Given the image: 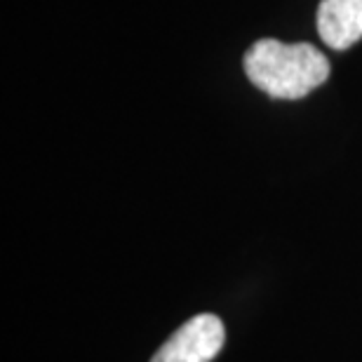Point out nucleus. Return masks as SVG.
Returning <instances> with one entry per match:
<instances>
[{"mask_svg": "<svg viewBox=\"0 0 362 362\" xmlns=\"http://www.w3.org/2000/svg\"><path fill=\"white\" fill-rule=\"evenodd\" d=\"M245 74L273 99H301L329 78V62L308 42L285 45L266 38L245 54Z\"/></svg>", "mask_w": 362, "mask_h": 362, "instance_id": "f257e3e1", "label": "nucleus"}, {"mask_svg": "<svg viewBox=\"0 0 362 362\" xmlns=\"http://www.w3.org/2000/svg\"><path fill=\"white\" fill-rule=\"evenodd\" d=\"M226 329L212 313L191 317L165 341L151 362H209L221 351Z\"/></svg>", "mask_w": 362, "mask_h": 362, "instance_id": "f03ea898", "label": "nucleus"}, {"mask_svg": "<svg viewBox=\"0 0 362 362\" xmlns=\"http://www.w3.org/2000/svg\"><path fill=\"white\" fill-rule=\"evenodd\" d=\"M317 33L332 49H349L362 38V0H322Z\"/></svg>", "mask_w": 362, "mask_h": 362, "instance_id": "7ed1b4c3", "label": "nucleus"}]
</instances>
